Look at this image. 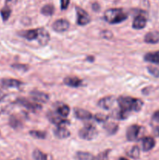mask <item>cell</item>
<instances>
[{"label":"cell","instance_id":"obj_13","mask_svg":"<svg viewBox=\"0 0 159 160\" xmlns=\"http://www.w3.org/2000/svg\"><path fill=\"white\" fill-rule=\"evenodd\" d=\"M31 97L35 101L39 102L45 103L49 100V95L48 94L45 93V92H39V91H32L30 93Z\"/></svg>","mask_w":159,"mask_h":160},{"label":"cell","instance_id":"obj_15","mask_svg":"<svg viewBox=\"0 0 159 160\" xmlns=\"http://www.w3.org/2000/svg\"><path fill=\"white\" fill-rule=\"evenodd\" d=\"M63 83L69 87L78 88L82 84V80L76 77H67L64 78Z\"/></svg>","mask_w":159,"mask_h":160},{"label":"cell","instance_id":"obj_32","mask_svg":"<svg viewBox=\"0 0 159 160\" xmlns=\"http://www.w3.org/2000/svg\"><path fill=\"white\" fill-rule=\"evenodd\" d=\"M94 119L98 122H107L108 119V117L104 115V114L98 113L94 116Z\"/></svg>","mask_w":159,"mask_h":160},{"label":"cell","instance_id":"obj_28","mask_svg":"<svg viewBox=\"0 0 159 160\" xmlns=\"http://www.w3.org/2000/svg\"><path fill=\"white\" fill-rule=\"evenodd\" d=\"M30 135L34 138L45 139L46 138V132L41 131H31L29 132Z\"/></svg>","mask_w":159,"mask_h":160},{"label":"cell","instance_id":"obj_11","mask_svg":"<svg viewBox=\"0 0 159 160\" xmlns=\"http://www.w3.org/2000/svg\"><path fill=\"white\" fill-rule=\"evenodd\" d=\"M115 97L106 96L100 99L98 102V106L103 109H110L115 102Z\"/></svg>","mask_w":159,"mask_h":160},{"label":"cell","instance_id":"obj_16","mask_svg":"<svg viewBox=\"0 0 159 160\" xmlns=\"http://www.w3.org/2000/svg\"><path fill=\"white\" fill-rule=\"evenodd\" d=\"M144 42L148 44H157L159 42V31H153L144 36Z\"/></svg>","mask_w":159,"mask_h":160},{"label":"cell","instance_id":"obj_5","mask_svg":"<svg viewBox=\"0 0 159 160\" xmlns=\"http://www.w3.org/2000/svg\"><path fill=\"white\" fill-rule=\"evenodd\" d=\"M76 16H77V22L78 25H80V26H84V25H87V23H89L90 22V15L86 12L84 9H83L80 7H76Z\"/></svg>","mask_w":159,"mask_h":160},{"label":"cell","instance_id":"obj_3","mask_svg":"<svg viewBox=\"0 0 159 160\" xmlns=\"http://www.w3.org/2000/svg\"><path fill=\"white\" fill-rule=\"evenodd\" d=\"M128 18L127 13L120 8H113L106 10L104 13V19L105 21L111 24H117L123 22Z\"/></svg>","mask_w":159,"mask_h":160},{"label":"cell","instance_id":"obj_33","mask_svg":"<svg viewBox=\"0 0 159 160\" xmlns=\"http://www.w3.org/2000/svg\"><path fill=\"white\" fill-rule=\"evenodd\" d=\"M70 0H61V9L62 10L66 9L70 5Z\"/></svg>","mask_w":159,"mask_h":160},{"label":"cell","instance_id":"obj_17","mask_svg":"<svg viewBox=\"0 0 159 160\" xmlns=\"http://www.w3.org/2000/svg\"><path fill=\"white\" fill-rule=\"evenodd\" d=\"M142 148L143 151L147 152L152 149L155 145V141L152 137H144L142 138Z\"/></svg>","mask_w":159,"mask_h":160},{"label":"cell","instance_id":"obj_7","mask_svg":"<svg viewBox=\"0 0 159 160\" xmlns=\"http://www.w3.org/2000/svg\"><path fill=\"white\" fill-rule=\"evenodd\" d=\"M142 128L137 124H133L129 127L126 131V138L130 142H133L138 139Z\"/></svg>","mask_w":159,"mask_h":160},{"label":"cell","instance_id":"obj_1","mask_svg":"<svg viewBox=\"0 0 159 160\" xmlns=\"http://www.w3.org/2000/svg\"><path fill=\"white\" fill-rule=\"evenodd\" d=\"M19 35L24 38L28 41H37L40 45H45L49 42V34L44 28L31 29L27 31H21L18 33Z\"/></svg>","mask_w":159,"mask_h":160},{"label":"cell","instance_id":"obj_10","mask_svg":"<svg viewBox=\"0 0 159 160\" xmlns=\"http://www.w3.org/2000/svg\"><path fill=\"white\" fill-rule=\"evenodd\" d=\"M48 119L51 123L57 125L58 128H65L66 125L70 124V121L69 120L63 118H61L60 117H58V116L55 115L54 113H51V112L48 113Z\"/></svg>","mask_w":159,"mask_h":160},{"label":"cell","instance_id":"obj_31","mask_svg":"<svg viewBox=\"0 0 159 160\" xmlns=\"http://www.w3.org/2000/svg\"><path fill=\"white\" fill-rule=\"evenodd\" d=\"M147 70L152 76L155 78H159V69L154 67H148Z\"/></svg>","mask_w":159,"mask_h":160},{"label":"cell","instance_id":"obj_23","mask_svg":"<svg viewBox=\"0 0 159 160\" xmlns=\"http://www.w3.org/2000/svg\"><path fill=\"white\" fill-rule=\"evenodd\" d=\"M94 158L90 153L84 152H78L76 155V160H94Z\"/></svg>","mask_w":159,"mask_h":160},{"label":"cell","instance_id":"obj_39","mask_svg":"<svg viewBox=\"0 0 159 160\" xmlns=\"http://www.w3.org/2000/svg\"><path fill=\"white\" fill-rule=\"evenodd\" d=\"M119 160H128V159H126V158H123V157H122V158H120Z\"/></svg>","mask_w":159,"mask_h":160},{"label":"cell","instance_id":"obj_37","mask_svg":"<svg viewBox=\"0 0 159 160\" xmlns=\"http://www.w3.org/2000/svg\"><path fill=\"white\" fill-rule=\"evenodd\" d=\"M6 97V95L2 92V90H0V102L3 101L5 99V98Z\"/></svg>","mask_w":159,"mask_h":160},{"label":"cell","instance_id":"obj_34","mask_svg":"<svg viewBox=\"0 0 159 160\" xmlns=\"http://www.w3.org/2000/svg\"><path fill=\"white\" fill-rule=\"evenodd\" d=\"M153 120L157 122H159V110L154 112V114L153 115Z\"/></svg>","mask_w":159,"mask_h":160},{"label":"cell","instance_id":"obj_38","mask_svg":"<svg viewBox=\"0 0 159 160\" xmlns=\"http://www.w3.org/2000/svg\"><path fill=\"white\" fill-rule=\"evenodd\" d=\"M154 134H156V135H157V136H158V137H159V126L156 127V128H154Z\"/></svg>","mask_w":159,"mask_h":160},{"label":"cell","instance_id":"obj_40","mask_svg":"<svg viewBox=\"0 0 159 160\" xmlns=\"http://www.w3.org/2000/svg\"><path fill=\"white\" fill-rule=\"evenodd\" d=\"M14 160H22V159H14Z\"/></svg>","mask_w":159,"mask_h":160},{"label":"cell","instance_id":"obj_22","mask_svg":"<svg viewBox=\"0 0 159 160\" xmlns=\"http://www.w3.org/2000/svg\"><path fill=\"white\" fill-rule=\"evenodd\" d=\"M104 128L109 134H114L118 131V124L115 123H107V122H105V125L104 126Z\"/></svg>","mask_w":159,"mask_h":160},{"label":"cell","instance_id":"obj_9","mask_svg":"<svg viewBox=\"0 0 159 160\" xmlns=\"http://www.w3.org/2000/svg\"><path fill=\"white\" fill-rule=\"evenodd\" d=\"M70 28V22L65 19H59L52 24V29L57 32H64Z\"/></svg>","mask_w":159,"mask_h":160},{"label":"cell","instance_id":"obj_19","mask_svg":"<svg viewBox=\"0 0 159 160\" xmlns=\"http://www.w3.org/2000/svg\"><path fill=\"white\" fill-rule=\"evenodd\" d=\"M144 60L159 65V51L147 53L144 56Z\"/></svg>","mask_w":159,"mask_h":160},{"label":"cell","instance_id":"obj_20","mask_svg":"<svg viewBox=\"0 0 159 160\" xmlns=\"http://www.w3.org/2000/svg\"><path fill=\"white\" fill-rule=\"evenodd\" d=\"M129 112H126V111L121 109L119 108L118 109H115L112 112V117L114 119H117V120H126L128 117V116H129Z\"/></svg>","mask_w":159,"mask_h":160},{"label":"cell","instance_id":"obj_29","mask_svg":"<svg viewBox=\"0 0 159 160\" xmlns=\"http://www.w3.org/2000/svg\"><path fill=\"white\" fill-rule=\"evenodd\" d=\"M129 156H130L131 158H133V159H137V158L140 156V149L137 146H133L129 152H128Z\"/></svg>","mask_w":159,"mask_h":160},{"label":"cell","instance_id":"obj_18","mask_svg":"<svg viewBox=\"0 0 159 160\" xmlns=\"http://www.w3.org/2000/svg\"><path fill=\"white\" fill-rule=\"evenodd\" d=\"M55 136L58 138L63 139V138H67L70 136V131L66 129L65 128H57L54 130L53 131Z\"/></svg>","mask_w":159,"mask_h":160},{"label":"cell","instance_id":"obj_8","mask_svg":"<svg viewBox=\"0 0 159 160\" xmlns=\"http://www.w3.org/2000/svg\"><path fill=\"white\" fill-rule=\"evenodd\" d=\"M0 84L4 88H18L23 84V82L17 79L3 78L0 81Z\"/></svg>","mask_w":159,"mask_h":160},{"label":"cell","instance_id":"obj_26","mask_svg":"<svg viewBox=\"0 0 159 160\" xmlns=\"http://www.w3.org/2000/svg\"><path fill=\"white\" fill-rule=\"evenodd\" d=\"M11 12H12V10H11L10 7L8 6H4L2 9L0 10V14H1V17L2 18L3 21H6L9 18L11 15Z\"/></svg>","mask_w":159,"mask_h":160},{"label":"cell","instance_id":"obj_25","mask_svg":"<svg viewBox=\"0 0 159 160\" xmlns=\"http://www.w3.org/2000/svg\"><path fill=\"white\" fill-rule=\"evenodd\" d=\"M55 8L52 5L48 4L44 6L41 9V12L45 16H51L54 13Z\"/></svg>","mask_w":159,"mask_h":160},{"label":"cell","instance_id":"obj_21","mask_svg":"<svg viewBox=\"0 0 159 160\" xmlns=\"http://www.w3.org/2000/svg\"><path fill=\"white\" fill-rule=\"evenodd\" d=\"M70 108L68 105H62L59 106L56 109V112L62 117H66L70 114Z\"/></svg>","mask_w":159,"mask_h":160},{"label":"cell","instance_id":"obj_27","mask_svg":"<svg viewBox=\"0 0 159 160\" xmlns=\"http://www.w3.org/2000/svg\"><path fill=\"white\" fill-rule=\"evenodd\" d=\"M33 158L34 160H48V156L38 149H35L33 152Z\"/></svg>","mask_w":159,"mask_h":160},{"label":"cell","instance_id":"obj_35","mask_svg":"<svg viewBox=\"0 0 159 160\" xmlns=\"http://www.w3.org/2000/svg\"><path fill=\"white\" fill-rule=\"evenodd\" d=\"M92 8H93V9L94 11H98V10H99V9H100V6H99V4H98V3L94 2L93 5H92Z\"/></svg>","mask_w":159,"mask_h":160},{"label":"cell","instance_id":"obj_12","mask_svg":"<svg viewBox=\"0 0 159 160\" xmlns=\"http://www.w3.org/2000/svg\"><path fill=\"white\" fill-rule=\"evenodd\" d=\"M147 24V18L143 14H138L137 17L134 18L132 22V28L137 30L143 29L146 27Z\"/></svg>","mask_w":159,"mask_h":160},{"label":"cell","instance_id":"obj_4","mask_svg":"<svg viewBox=\"0 0 159 160\" xmlns=\"http://www.w3.org/2000/svg\"><path fill=\"white\" fill-rule=\"evenodd\" d=\"M98 131L96 128L92 125H86L79 131V137L84 140H93L98 136Z\"/></svg>","mask_w":159,"mask_h":160},{"label":"cell","instance_id":"obj_30","mask_svg":"<svg viewBox=\"0 0 159 160\" xmlns=\"http://www.w3.org/2000/svg\"><path fill=\"white\" fill-rule=\"evenodd\" d=\"M11 67L16 70H21V71H26L29 69V67L26 64H12Z\"/></svg>","mask_w":159,"mask_h":160},{"label":"cell","instance_id":"obj_14","mask_svg":"<svg viewBox=\"0 0 159 160\" xmlns=\"http://www.w3.org/2000/svg\"><path fill=\"white\" fill-rule=\"evenodd\" d=\"M74 115L77 119L84 120H90L93 117L92 114L89 111L83 109H80V108H76L74 109Z\"/></svg>","mask_w":159,"mask_h":160},{"label":"cell","instance_id":"obj_2","mask_svg":"<svg viewBox=\"0 0 159 160\" xmlns=\"http://www.w3.org/2000/svg\"><path fill=\"white\" fill-rule=\"evenodd\" d=\"M118 104L121 109L126 112H139L143 107V102L139 98H131L127 96H121L117 99Z\"/></svg>","mask_w":159,"mask_h":160},{"label":"cell","instance_id":"obj_36","mask_svg":"<svg viewBox=\"0 0 159 160\" xmlns=\"http://www.w3.org/2000/svg\"><path fill=\"white\" fill-rule=\"evenodd\" d=\"M17 2V0H6V6H9V5H13Z\"/></svg>","mask_w":159,"mask_h":160},{"label":"cell","instance_id":"obj_6","mask_svg":"<svg viewBox=\"0 0 159 160\" xmlns=\"http://www.w3.org/2000/svg\"><path fill=\"white\" fill-rule=\"evenodd\" d=\"M16 103L23 106V107L29 109V110L34 111V112H35V111H37V110H40V109H41V106L39 104H37V103H34L33 102L29 101V100L26 99V98H17V100H16Z\"/></svg>","mask_w":159,"mask_h":160},{"label":"cell","instance_id":"obj_24","mask_svg":"<svg viewBox=\"0 0 159 160\" xmlns=\"http://www.w3.org/2000/svg\"><path fill=\"white\" fill-rule=\"evenodd\" d=\"M9 126L12 127L14 129H18L22 126V123L20 120V119L17 118L15 116H11L9 120Z\"/></svg>","mask_w":159,"mask_h":160}]
</instances>
